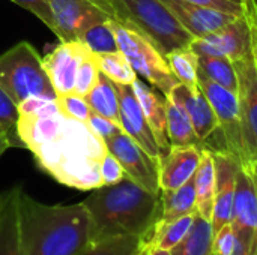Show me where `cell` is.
Masks as SVG:
<instances>
[{
    "label": "cell",
    "instance_id": "obj_1",
    "mask_svg": "<svg viewBox=\"0 0 257 255\" xmlns=\"http://www.w3.org/2000/svg\"><path fill=\"white\" fill-rule=\"evenodd\" d=\"M18 218L23 255H78L95 240L92 218L83 203L48 206L21 189Z\"/></svg>",
    "mask_w": 257,
    "mask_h": 255
},
{
    "label": "cell",
    "instance_id": "obj_2",
    "mask_svg": "<svg viewBox=\"0 0 257 255\" xmlns=\"http://www.w3.org/2000/svg\"><path fill=\"white\" fill-rule=\"evenodd\" d=\"M92 224L95 240L137 236L146 239L161 213L160 194H154L128 176L119 183L104 185L83 201Z\"/></svg>",
    "mask_w": 257,
    "mask_h": 255
},
{
    "label": "cell",
    "instance_id": "obj_3",
    "mask_svg": "<svg viewBox=\"0 0 257 255\" xmlns=\"http://www.w3.org/2000/svg\"><path fill=\"white\" fill-rule=\"evenodd\" d=\"M120 23L131 24L145 33L166 56L188 48L194 39L161 0H113Z\"/></svg>",
    "mask_w": 257,
    "mask_h": 255
},
{
    "label": "cell",
    "instance_id": "obj_4",
    "mask_svg": "<svg viewBox=\"0 0 257 255\" xmlns=\"http://www.w3.org/2000/svg\"><path fill=\"white\" fill-rule=\"evenodd\" d=\"M0 87L17 105L32 96L57 99L44 69L42 57L38 54L36 48L26 41L15 44L0 54Z\"/></svg>",
    "mask_w": 257,
    "mask_h": 255
},
{
    "label": "cell",
    "instance_id": "obj_5",
    "mask_svg": "<svg viewBox=\"0 0 257 255\" xmlns=\"http://www.w3.org/2000/svg\"><path fill=\"white\" fill-rule=\"evenodd\" d=\"M117 42V50L126 57L133 69L148 84L167 96L178 84L166 56L137 27L116 20L108 21Z\"/></svg>",
    "mask_w": 257,
    "mask_h": 255
},
{
    "label": "cell",
    "instance_id": "obj_6",
    "mask_svg": "<svg viewBox=\"0 0 257 255\" xmlns=\"http://www.w3.org/2000/svg\"><path fill=\"white\" fill-rule=\"evenodd\" d=\"M199 87L212 105L218 119L220 132L224 138L226 150L232 155L241 167H248L250 159L247 155L244 129L241 120V110L238 95L211 81L200 69L197 74Z\"/></svg>",
    "mask_w": 257,
    "mask_h": 255
},
{
    "label": "cell",
    "instance_id": "obj_7",
    "mask_svg": "<svg viewBox=\"0 0 257 255\" xmlns=\"http://www.w3.org/2000/svg\"><path fill=\"white\" fill-rule=\"evenodd\" d=\"M60 42L77 41L93 24L117 20L113 0H48Z\"/></svg>",
    "mask_w": 257,
    "mask_h": 255
},
{
    "label": "cell",
    "instance_id": "obj_8",
    "mask_svg": "<svg viewBox=\"0 0 257 255\" xmlns=\"http://www.w3.org/2000/svg\"><path fill=\"white\" fill-rule=\"evenodd\" d=\"M107 150L120 162L125 174L145 189L160 194L158 162L151 158L126 132L105 140Z\"/></svg>",
    "mask_w": 257,
    "mask_h": 255
},
{
    "label": "cell",
    "instance_id": "obj_9",
    "mask_svg": "<svg viewBox=\"0 0 257 255\" xmlns=\"http://www.w3.org/2000/svg\"><path fill=\"white\" fill-rule=\"evenodd\" d=\"M238 75V102L244 129V140L250 164L257 159V71L251 47L247 54L233 62Z\"/></svg>",
    "mask_w": 257,
    "mask_h": 255
},
{
    "label": "cell",
    "instance_id": "obj_10",
    "mask_svg": "<svg viewBox=\"0 0 257 255\" xmlns=\"http://www.w3.org/2000/svg\"><path fill=\"white\" fill-rule=\"evenodd\" d=\"M190 48L199 56L227 57L232 62L244 57L250 50V30L244 15L214 32L194 38Z\"/></svg>",
    "mask_w": 257,
    "mask_h": 255
},
{
    "label": "cell",
    "instance_id": "obj_11",
    "mask_svg": "<svg viewBox=\"0 0 257 255\" xmlns=\"http://www.w3.org/2000/svg\"><path fill=\"white\" fill-rule=\"evenodd\" d=\"M89 51L80 41H68L60 42L42 59L44 69L57 96L74 93L78 66Z\"/></svg>",
    "mask_w": 257,
    "mask_h": 255
},
{
    "label": "cell",
    "instance_id": "obj_12",
    "mask_svg": "<svg viewBox=\"0 0 257 255\" xmlns=\"http://www.w3.org/2000/svg\"><path fill=\"white\" fill-rule=\"evenodd\" d=\"M114 86L119 98L120 123L123 131L160 165L163 152L152 134V129L145 117V113L136 98L133 87L125 84H114Z\"/></svg>",
    "mask_w": 257,
    "mask_h": 255
},
{
    "label": "cell",
    "instance_id": "obj_13",
    "mask_svg": "<svg viewBox=\"0 0 257 255\" xmlns=\"http://www.w3.org/2000/svg\"><path fill=\"white\" fill-rule=\"evenodd\" d=\"M212 155L215 162V195L211 224L215 233L232 221L236 174L241 165L227 152H212Z\"/></svg>",
    "mask_w": 257,
    "mask_h": 255
},
{
    "label": "cell",
    "instance_id": "obj_14",
    "mask_svg": "<svg viewBox=\"0 0 257 255\" xmlns=\"http://www.w3.org/2000/svg\"><path fill=\"white\" fill-rule=\"evenodd\" d=\"M57 143L62 149L63 161L92 159L101 162L104 155L108 152L105 141L99 138L86 122L66 117L65 114L62 119V129L57 137Z\"/></svg>",
    "mask_w": 257,
    "mask_h": 255
},
{
    "label": "cell",
    "instance_id": "obj_15",
    "mask_svg": "<svg viewBox=\"0 0 257 255\" xmlns=\"http://www.w3.org/2000/svg\"><path fill=\"white\" fill-rule=\"evenodd\" d=\"M161 2L167 6V9L175 15V18L193 38H200L241 17L235 14H227V12L197 6L185 0H161Z\"/></svg>",
    "mask_w": 257,
    "mask_h": 255
},
{
    "label": "cell",
    "instance_id": "obj_16",
    "mask_svg": "<svg viewBox=\"0 0 257 255\" xmlns=\"http://www.w3.org/2000/svg\"><path fill=\"white\" fill-rule=\"evenodd\" d=\"M202 149L199 146H172L158 165L160 189L172 191L193 179L202 159Z\"/></svg>",
    "mask_w": 257,
    "mask_h": 255
},
{
    "label": "cell",
    "instance_id": "obj_17",
    "mask_svg": "<svg viewBox=\"0 0 257 255\" xmlns=\"http://www.w3.org/2000/svg\"><path fill=\"white\" fill-rule=\"evenodd\" d=\"M169 95L175 96L184 105L194 128V132L202 141V144L206 143L217 131H220L215 111L202 90L191 92L187 86L179 83Z\"/></svg>",
    "mask_w": 257,
    "mask_h": 255
},
{
    "label": "cell",
    "instance_id": "obj_18",
    "mask_svg": "<svg viewBox=\"0 0 257 255\" xmlns=\"http://www.w3.org/2000/svg\"><path fill=\"white\" fill-rule=\"evenodd\" d=\"M133 90L136 98L145 113V117L152 129V134L163 152V156L170 150V141L167 137V111H166V96L148 84L145 80L137 78L133 83Z\"/></svg>",
    "mask_w": 257,
    "mask_h": 255
},
{
    "label": "cell",
    "instance_id": "obj_19",
    "mask_svg": "<svg viewBox=\"0 0 257 255\" xmlns=\"http://www.w3.org/2000/svg\"><path fill=\"white\" fill-rule=\"evenodd\" d=\"M232 225L247 231L257 249V189L247 167H239L236 174V191L232 212Z\"/></svg>",
    "mask_w": 257,
    "mask_h": 255
},
{
    "label": "cell",
    "instance_id": "obj_20",
    "mask_svg": "<svg viewBox=\"0 0 257 255\" xmlns=\"http://www.w3.org/2000/svg\"><path fill=\"white\" fill-rule=\"evenodd\" d=\"M21 188L15 186L0 198V255H23L20 239L18 200Z\"/></svg>",
    "mask_w": 257,
    "mask_h": 255
},
{
    "label": "cell",
    "instance_id": "obj_21",
    "mask_svg": "<svg viewBox=\"0 0 257 255\" xmlns=\"http://www.w3.org/2000/svg\"><path fill=\"white\" fill-rule=\"evenodd\" d=\"M62 111L50 117H36V116H20L17 125V134L23 144L29 150L53 141L59 137L62 129Z\"/></svg>",
    "mask_w": 257,
    "mask_h": 255
},
{
    "label": "cell",
    "instance_id": "obj_22",
    "mask_svg": "<svg viewBox=\"0 0 257 255\" xmlns=\"http://www.w3.org/2000/svg\"><path fill=\"white\" fill-rule=\"evenodd\" d=\"M196 213L211 221L215 195V162L212 150L202 149V159L194 174Z\"/></svg>",
    "mask_w": 257,
    "mask_h": 255
},
{
    "label": "cell",
    "instance_id": "obj_23",
    "mask_svg": "<svg viewBox=\"0 0 257 255\" xmlns=\"http://www.w3.org/2000/svg\"><path fill=\"white\" fill-rule=\"evenodd\" d=\"M166 111H167V137L170 146H202V141L194 132L191 120L184 108V105L172 95L166 96Z\"/></svg>",
    "mask_w": 257,
    "mask_h": 255
},
{
    "label": "cell",
    "instance_id": "obj_24",
    "mask_svg": "<svg viewBox=\"0 0 257 255\" xmlns=\"http://www.w3.org/2000/svg\"><path fill=\"white\" fill-rule=\"evenodd\" d=\"M161 213L158 221H173L196 213V189L194 179L172 191H161Z\"/></svg>",
    "mask_w": 257,
    "mask_h": 255
},
{
    "label": "cell",
    "instance_id": "obj_25",
    "mask_svg": "<svg viewBox=\"0 0 257 255\" xmlns=\"http://www.w3.org/2000/svg\"><path fill=\"white\" fill-rule=\"evenodd\" d=\"M84 99L92 111H95V113L110 119L111 122L117 123L119 126H122L116 86L102 72H99L95 87L84 96Z\"/></svg>",
    "mask_w": 257,
    "mask_h": 255
},
{
    "label": "cell",
    "instance_id": "obj_26",
    "mask_svg": "<svg viewBox=\"0 0 257 255\" xmlns=\"http://www.w3.org/2000/svg\"><path fill=\"white\" fill-rule=\"evenodd\" d=\"M194 215L196 213L173 221H157V224L145 239L146 246H155L172 251L176 245L181 243V240L190 231L194 221Z\"/></svg>",
    "mask_w": 257,
    "mask_h": 255
},
{
    "label": "cell",
    "instance_id": "obj_27",
    "mask_svg": "<svg viewBox=\"0 0 257 255\" xmlns=\"http://www.w3.org/2000/svg\"><path fill=\"white\" fill-rule=\"evenodd\" d=\"M214 228L211 221L194 215L193 225L187 236L172 249L173 255H212Z\"/></svg>",
    "mask_w": 257,
    "mask_h": 255
},
{
    "label": "cell",
    "instance_id": "obj_28",
    "mask_svg": "<svg viewBox=\"0 0 257 255\" xmlns=\"http://www.w3.org/2000/svg\"><path fill=\"white\" fill-rule=\"evenodd\" d=\"M167 63L173 72V75L178 78L179 83L187 86L191 92L200 90L199 87V56L188 47L175 50L169 54H166Z\"/></svg>",
    "mask_w": 257,
    "mask_h": 255
},
{
    "label": "cell",
    "instance_id": "obj_29",
    "mask_svg": "<svg viewBox=\"0 0 257 255\" xmlns=\"http://www.w3.org/2000/svg\"><path fill=\"white\" fill-rule=\"evenodd\" d=\"M145 249V239L137 236H117L93 240L78 255H142Z\"/></svg>",
    "mask_w": 257,
    "mask_h": 255
},
{
    "label": "cell",
    "instance_id": "obj_30",
    "mask_svg": "<svg viewBox=\"0 0 257 255\" xmlns=\"http://www.w3.org/2000/svg\"><path fill=\"white\" fill-rule=\"evenodd\" d=\"M199 56V54H197ZM199 69L218 86L236 93L238 92V75L233 62L227 57L218 56H199Z\"/></svg>",
    "mask_w": 257,
    "mask_h": 255
},
{
    "label": "cell",
    "instance_id": "obj_31",
    "mask_svg": "<svg viewBox=\"0 0 257 255\" xmlns=\"http://www.w3.org/2000/svg\"><path fill=\"white\" fill-rule=\"evenodd\" d=\"M96 63L99 71L110 78L114 84H125L133 86V83L137 80V74L126 60V57L120 51L114 53H101L95 54Z\"/></svg>",
    "mask_w": 257,
    "mask_h": 255
},
{
    "label": "cell",
    "instance_id": "obj_32",
    "mask_svg": "<svg viewBox=\"0 0 257 255\" xmlns=\"http://www.w3.org/2000/svg\"><path fill=\"white\" fill-rule=\"evenodd\" d=\"M110 21V20H108ZM108 21L98 23L86 29L77 41L84 44L92 53L101 54V53H114L117 50V42L113 35V30L110 29Z\"/></svg>",
    "mask_w": 257,
    "mask_h": 255
},
{
    "label": "cell",
    "instance_id": "obj_33",
    "mask_svg": "<svg viewBox=\"0 0 257 255\" xmlns=\"http://www.w3.org/2000/svg\"><path fill=\"white\" fill-rule=\"evenodd\" d=\"M20 113L18 105L14 102V99L0 87V131L9 138V141L14 146H21V141L17 134V125H18Z\"/></svg>",
    "mask_w": 257,
    "mask_h": 255
},
{
    "label": "cell",
    "instance_id": "obj_34",
    "mask_svg": "<svg viewBox=\"0 0 257 255\" xmlns=\"http://www.w3.org/2000/svg\"><path fill=\"white\" fill-rule=\"evenodd\" d=\"M99 72L101 71L98 68V63H96V56H95V53L89 51L78 66L74 93L84 98L95 87L98 77H99Z\"/></svg>",
    "mask_w": 257,
    "mask_h": 255
},
{
    "label": "cell",
    "instance_id": "obj_35",
    "mask_svg": "<svg viewBox=\"0 0 257 255\" xmlns=\"http://www.w3.org/2000/svg\"><path fill=\"white\" fill-rule=\"evenodd\" d=\"M57 102H59L62 114H65L66 117H71L80 122H87L92 110L83 96H78L75 93H68V95L57 96Z\"/></svg>",
    "mask_w": 257,
    "mask_h": 255
},
{
    "label": "cell",
    "instance_id": "obj_36",
    "mask_svg": "<svg viewBox=\"0 0 257 255\" xmlns=\"http://www.w3.org/2000/svg\"><path fill=\"white\" fill-rule=\"evenodd\" d=\"M12 2L17 3L18 6L27 9L35 17H38L56 35L57 29H56V23H54L53 12H51V8H50L48 0H12Z\"/></svg>",
    "mask_w": 257,
    "mask_h": 255
},
{
    "label": "cell",
    "instance_id": "obj_37",
    "mask_svg": "<svg viewBox=\"0 0 257 255\" xmlns=\"http://www.w3.org/2000/svg\"><path fill=\"white\" fill-rule=\"evenodd\" d=\"M86 123L104 141L114 137V135H117V134H120V132H125L122 126H119L117 123L111 122L110 119H107V117H104V116H101V114H98L95 111H90V116H89Z\"/></svg>",
    "mask_w": 257,
    "mask_h": 255
},
{
    "label": "cell",
    "instance_id": "obj_38",
    "mask_svg": "<svg viewBox=\"0 0 257 255\" xmlns=\"http://www.w3.org/2000/svg\"><path fill=\"white\" fill-rule=\"evenodd\" d=\"M99 168H101V176H102V183L104 185L119 183L126 176L123 168H122V165H120V162L110 152H107L104 155V158L101 159Z\"/></svg>",
    "mask_w": 257,
    "mask_h": 255
},
{
    "label": "cell",
    "instance_id": "obj_39",
    "mask_svg": "<svg viewBox=\"0 0 257 255\" xmlns=\"http://www.w3.org/2000/svg\"><path fill=\"white\" fill-rule=\"evenodd\" d=\"M235 248V230L232 224H227L215 231L212 255H232Z\"/></svg>",
    "mask_w": 257,
    "mask_h": 255
},
{
    "label": "cell",
    "instance_id": "obj_40",
    "mask_svg": "<svg viewBox=\"0 0 257 255\" xmlns=\"http://www.w3.org/2000/svg\"><path fill=\"white\" fill-rule=\"evenodd\" d=\"M241 5H242V15L250 30V47H251V54L257 71V2L241 0Z\"/></svg>",
    "mask_w": 257,
    "mask_h": 255
},
{
    "label": "cell",
    "instance_id": "obj_41",
    "mask_svg": "<svg viewBox=\"0 0 257 255\" xmlns=\"http://www.w3.org/2000/svg\"><path fill=\"white\" fill-rule=\"evenodd\" d=\"M197 6L227 12V14H235V15H242V5L232 2V0H185Z\"/></svg>",
    "mask_w": 257,
    "mask_h": 255
},
{
    "label": "cell",
    "instance_id": "obj_42",
    "mask_svg": "<svg viewBox=\"0 0 257 255\" xmlns=\"http://www.w3.org/2000/svg\"><path fill=\"white\" fill-rule=\"evenodd\" d=\"M48 101H53V99L44 98V96L26 98L24 101H21V102L18 104V113H20V116H32V114H35L38 110H41Z\"/></svg>",
    "mask_w": 257,
    "mask_h": 255
},
{
    "label": "cell",
    "instance_id": "obj_43",
    "mask_svg": "<svg viewBox=\"0 0 257 255\" xmlns=\"http://www.w3.org/2000/svg\"><path fill=\"white\" fill-rule=\"evenodd\" d=\"M145 255H173L172 251L169 249H161V248H155V246H146Z\"/></svg>",
    "mask_w": 257,
    "mask_h": 255
},
{
    "label": "cell",
    "instance_id": "obj_44",
    "mask_svg": "<svg viewBox=\"0 0 257 255\" xmlns=\"http://www.w3.org/2000/svg\"><path fill=\"white\" fill-rule=\"evenodd\" d=\"M9 147H12V143L9 141V138L0 131V156L9 149Z\"/></svg>",
    "mask_w": 257,
    "mask_h": 255
},
{
    "label": "cell",
    "instance_id": "obj_45",
    "mask_svg": "<svg viewBox=\"0 0 257 255\" xmlns=\"http://www.w3.org/2000/svg\"><path fill=\"white\" fill-rule=\"evenodd\" d=\"M247 168L250 170V173H251V176H253V180H254V185H256L257 189V159L256 161H253Z\"/></svg>",
    "mask_w": 257,
    "mask_h": 255
},
{
    "label": "cell",
    "instance_id": "obj_46",
    "mask_svg": "<svg viewBox=\"0 0 257 255\" xmlns=\"http://www.w3.org/2000/svg\"><path fill=\"white\" fill-rule=\"evenodd\" d=\"M232 2H236V3H241V0H232Z\"/></svg>",
    "mask_w": 257,
    "mask_h": 255
},
{
    "label": "cell",
    "instance_id": "obj_47",
    "mask_svg": "<svg viewBox=\"0 0 257 255\" xmlns=\"http://www.w3.org/2000/svg\"><path fill=\"white\" fill-rule=\"evenodd\" d=\"M145 251H146V249H145ZM145 251H143V254H142V255H145Z\"/></svg>",
    "mask_w": 257,
    "mask_h": 255
},
{
    "label": "cell",
    "instance_id": "obj_48",
    "mask_svg": "<svg viewBox=\"0 0 257 255\" xmlns=\"http://www.w3.org/2000/svg\"><path fill=\"white\" fill-rule=\"evenodd\" d=\"M0 198H2V194H0Z\"/></svg>",
    "mask_w": 257,
    "mask_h": 255
},
{
    "label": "cell",
    "instance_id": "obj_49",
    "mask_svg": "<svg viewBox=\"0 0 257 255\" xmlns=\"http://www.w3.org/2000/svg\"><path fill=\"white\" fill-rule=\"evenodd\" d=\"M256 2H257V0H256Z\"/></svg>",
    "mask_w": 257,
    "mask_h": 255
}]
</instances>
